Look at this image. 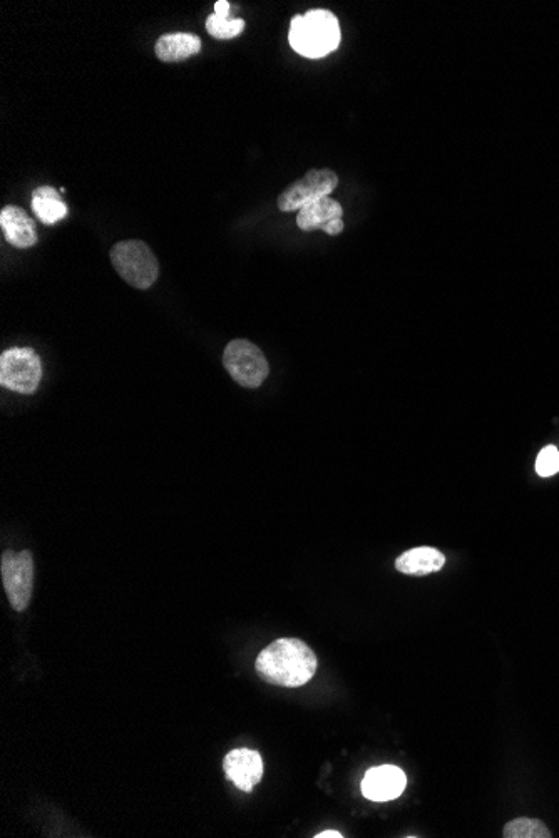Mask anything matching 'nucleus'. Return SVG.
<instances>
[{"instance_id": "423d86ee", "label": "nucleus", "mask_w": 559, "mask_h": 838, "mask_svg": "<svg viewBox=\"0 0 559 838\" xmlns=\"http://www.w3.org/2000/svg\"><path fill=\"white\" fill-rule=\"evenodd\" d=\"M339 186V176L332 169H312L305 176L290 184L278 196L280 211H300L315 201L327 198Z\"/></svg>"}, {"instance_id": "ddd939ff", "label": "nucleus", "mask_w": 559, "mask_h": 838, "mask_svg": "<svg viewBox=\"0 0 559 838\" xmlns=\"http://www.w3.org/2000/svg\"><path fill=\"white\" fill-rule=\"evenodd\" d=\"M156 56L163 62L186 61L201 51V39L196 34L188 32H173L161 36L154 46Z\"/></svg>"}, {"instance_id": "f257e3e1", "label": "nucleus", "mask_w": 559, "mask_h": 838, "mask_svg": "<svg viewBox=\"0 0 559 838\" xmlns=\"http://www.w3.org/2000/svg\"><path fill=\"white\" fill-rule=\"evenodd\" d=\"M263 681L283 688H298L312 680L318 660L302 639L282 638L268 644L255 663Z\"/></svg>"}, {"instance_id": "7ed1b4c3", "label": "nucleus", "mask_w": 559, "mask_h": 838, "mask_svg": "<svg viewBox=\"0 0 559 838\" xmlns=\"http://www.w3.org/2000/svg\"><path fill=\"white\" fill-rule=\"evenodd\" d=\"M114 270L124 282L139 290H148L158 280L159 263L144 241H121L111 250Z\"/></svg>"}, {"instance_id": "39448f33", "label": "nucleus", "mask_w": 559, "mask_h": 838, "mask_svg": "<svg viewBox=\"0 0 559 838\" xmlns=\"http://www.w3.org/2000/svg\"><path fill=\"white\" fill-rule=\"evenodd\" d=\"M41 358L32 348H11L0 357V384L19 394L31 395L41 384Z\"/></svg>"}, {"instance_id": "1a4fd4ad", "label": "nucleus", "mask_w": 559, "mask_h": 838, "mask_svg": "<svg viewBox=\"0 0 559 838\" xmlns=\"http://www.w3.org/2000/svg\"><path fill=\"white\" fill-rule=\"evenodd\" d=\"M407 787L406 773L394 765L370 768L362 780V793L372 802H390L401 797Z\"/></svg>"}, {"instance_id": "20e7f679", "label": "nucleus", "mask_w": 559, "mask_h": 838, "mask_svg": "<svg viewBox=\"0 0 559 838\" xmlns=\"http://www.w3.org/2000/svg\"><path fill=\"white\" fill-rule=\"evenodd\" d=\"M223 365L231 379L247 389H258L270 374V367L262 350L255 343L243 338L226 345Z\"/></svg>"}, {"instance_id": "9b49d317", "label": "nucleus", "mask_w": 559, "mask_h": 838, "mask_svg": "<svg viewBox=\"0 0 559 838\" xmlns=\"http://www.w3.org/2000/svg\"><path fill=\"white\" fill-rule=\"evenodd\" d=\"M0 226L6 240L16 248L26 250L37 243V231L34 220L19 206H6L0 213Z\"/></svg>"}, {"instance_id": "0eeeda50", "label": "nucleus", "mask_w": 559, "mask_h": 838, "mask_svg": "<svg viewBox=\"0 0 559 838\" xmlns=\"http://www.w3.org/2000/svg\"><path fill=\"white\" fill-rule=\"evenodd\" d=\"M2 583L7 598L17 613L26 611L34 588V559L31 551L2 554Z\"/></svg>"}, {"instance_id": "6e6552de", "label": "nucleus", "mask_w": 559, "mask_h": 838, "mask_svg": "<svg viewBox=\"0 0 559 838\" xmlns=\"http://www.w3.org/2000/svg\"><path fill=\"white\" fill-rule=\"evenodd\" d=\"M298 228L302 231L322 230L330 236L344 231V208L334 198H322L298 211Z\"/></svg>"}, {"instance_id": "f03ea898", "label": "nucleus", "mask_w": 559, "mask_h": 838, "mask_svg": "<svg viewBox=\"0 0 559 838\" xmlns=\"http://www.w3.org/2000/svg\"><path fill=\"white\" fill-rule=\"evenodd\" d=\"M288 42L293 51L308 59H320L337 51L340 44V26L337 17L324 9L308 11L305 16H295L290 22Z\"/></svg>"}, {"instance_id": "a211bd4d", "label": "nucleus", "mask_w": 559, "mask_h": 838, "mask_svg": "<svg viewBox=\"0 0 559 838\" xmlns=\"http://www.w3.org/2000/svg\"><path fill=\"white\" fill-rule=\"evenodd\" d=\"M215 14L220 17L230 16V2H226V0H218L215 4Z\"/></svg>"}, {"instance_id": "6ab92c4d", "label": "nucleus", "mask_w": 559, "mask_h": 838, "mask_svg": "<svg viewBox=\"0 0 559 838\" xmlns=\"http://www.w3.org/2000/svg\"><path fill=\"white\" fill-rule=\"evenodd\" d=\"M317 838H342L344 835H340L339 832H335V830H327V832H320L318 835H315Z\"/></svg>"}, {"instance_id": "f3484780", "label": "nucleus", "mask_w": 559, "mask_h": 838, "mask_svg": "<svg viewBox=\"0 0 559 838\" xmlns=\"http://www.w3.org/2000/svg\"><path fill=\"white\" fill-rule=\"evenodd\" d=\"M536 472L541 477H551L559 472V450L554 445H548L539 452L536 459Z\"/></svg>"}, {"instance_id": "dca6fc26", "label": "nucleus", "mask_w": 559, "mask_h": 838, "mask_svg": "<svg viewBox=\"0 0 559 838\" xmlns=\"http://www.w3.org/2000/svg\"><path fill=\"white\" fill-rule=\"evenodd\" d=\"M245 29V21L243 19H230V17H220L216 14H211L206 19V31L211 37L220 39V41H228V39H235V37L242 34Z\"/></svg>"}, {"instance_id": "f8f14e48", "label": "nucleus", "mask_w": 559, "mask_h": 838, "mask_svg": "<svg viewBox=\"0 0 559 838\" xmlns=\"http://www.w3.org/2000/svg\"><path fill=\"white\" fill-rule=\"evenodd\" d=\"M444 564H446V557L441 551H437L434 547H416V549L404 552L395 561V568L409 576H427V574L441 571Z\"/></svg>"}, {"instance_id": "4468645a", "label": "nucleus", "mask_w": 559, "mask_h": 838, "mask_svg": "<svg viewBox=\"0 0 559 838\" xmlns=\"http://www.w3.org/2000/svg\"><path fill=\"white\" fill-rule=\"evenodd\" d=\"M32 210L44 225H56L66 218L67 206L62 203L61 191L51 186H41L32 193Z\"/></svg>"}, {"instance_id": "2eb2a0df", "label": "nucleus", "mask_w": 559, "mask_h": 838, "mask_svg": "<svg viewBox=\"0 0 559 838\" xmlns=\"http://www.w3.org/2000/svg\"><path fill=\"white\" fill-rule=\"evenodd\" d=\"M506 838H549V828L534 818H516L504 827Z\"/></svg>"}, {"instance_id": "9d476101", "label": "nucleus", "mask_w": 559, "mask_h": 838, "mask_svg": "<svg viewBox=\"0 0 559 838\" xmlns=\"http://www.w3.org/2000/svg\"><path fill=\"white\" fill-rule=\"evenodd\" d=\"M225 775L228 780L235 783L236 788L242 792H252L263 777V760L260 753L248 748H238L228 753L223 762Z\"/></svg>"}]
</instances>
